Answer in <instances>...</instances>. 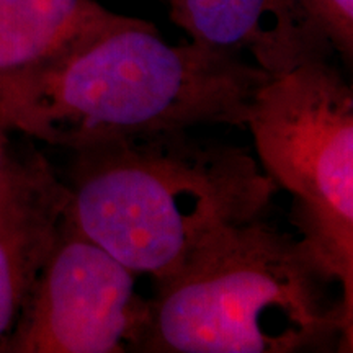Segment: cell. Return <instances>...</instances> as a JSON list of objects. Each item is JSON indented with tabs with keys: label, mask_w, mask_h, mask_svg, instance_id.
<instances>
[{
	"label": "cell",
	"mask_w": 353,
	"mask_h": 353,
	"mask_svg": "<svg viewBox=\"0 0 353 353\" xmlns=\"http://www.w3.org/2000/svg\"><path fill=\"white\" fill-rule=\"evenodd\" d=\"M245 126L262 170L291 195V223L353 316V90L330 59L270 77Z\"/></svg>",
	"instance_id": "cell-4"
},
{
	"label": "cell",
	"mask_w": 353,
	"mask_h": 353,
	"mask_svg": "<svg viewBox=\"0 0 353 353\" xmlns=\"http://www.w3.org/2000/svg\"><path fill=\"white\" fill-rule=\"evenodd\" d=\"M136 275L88 239L65 211L0 353L141 352L152 322V299L138 293Z\"/></svg>",
	"instance_id": "cell-5"
},
{
	"label": "cell",
	"mask_w": 353,
	"mask_h": 353,
	"mask_svg": "<svg viewBox=\"0 0 353 353\" xmlns=\"http://www.w3.org/2000/svg\"><path fill=\"white\" fill-rule=\"evenodd\" d=\"M334 285L311 247L265 216L229 226L156 285L141 352H350L353 316Z\"/></svg>",
	"instance_id": "cell-3"
},
{
	"label": "cell",
	"mask_w": 353,
	"mask_h": 353,
	"mask_svg": "<svg viewBox=\"0 0 353 353\" xmlns=\"http://www.w3.org/2000/svg\"><path fill=\"white\" fill-rule=\"evenodd\" d=\"M8 130L3 125L2 120H0V169H2L3 161H6V156L8 152V148H10V143H8Z\"/></svg>",
	"instance_id": "cell-10"
},
{
	"label": "cell",
	"mask_w": 353,
	"mask_h": 353,
	"mask_svg": "<svg viewBox=\"0 0 353 353\" xmlns=\"http://www.w3.org/2000/svg\"><path fill=\"white\" fill-rule=\"evenodd\" d=\"M332 50L350 63L353 56V0H303Z\"/></svg>",
	"instance_id": "cell-9"
},
{
	"label": "cell",
	"mask_w": 353,
	"mask_h": 353,
	"mask_svg": "<svg viewBox=\"0 0 353 353\" xmlns=\"http://www.w3.org/2000/svg\"><path fill=\"white\" fill-rule=\"evenodd\" d=\"M268 79L241 57L167 43L152 23L130 17L46 72L0 88V120L69 151L128 136L245 126Z\"/></svg>",
	"instance_id": "cell-1"
},
{
	"label": "cell",
	"mask_w": 353,
	"mask_h": 353,
	"mask_svg": "<svg viewBox=\"0 0 353 353\" xmlns=\"http://www.w3.org/2000/svg\"><path fill=\"white\" fill-rule=\"evenodd\" d=\"M69 214L88 239L156 285L223 229L267 213L276 185L239 145L190 130L72 151Z\"/></svg>",
	"instance_id": "cell-2"
},
{
	"label": "cell",
	"mask_w": 353,
	"mask_h": 353,
	"mask_svg": "<svg viewBox=\"0 0 353 353\" xmlns=\"http://www.w3.org/2000/svg\"><path fill=\"white\" fill-rule=\"evenodd\" d=\"M69 201L68 185L41 152L8 148L0 169V342L19 319Z\"/></svg>",
	"instance_id": "cell-7"
},
{
	"label": "cell",
	"mask_w": 353,
	"mask_h": 353,
	"mask_svg": "<svg viewBox=\"0 0 353 353\" xmlns=\"http://www.w3.org/2000/svg\"><path fill=\"white\" fill-rule=\"evenodd\" d=\"M128 20L97 0H0V88L46 72Z\"/></svg>",
	"instance_id": "cell-8"
},
{
	"label": "cell",
	"mask_w": 353,
	"mask_h": 353,
	"mask_svg": "<svg viewBox=\"0 0 353 353\" xmlns=\"http://www.w3.org/2000/svg\"><path fill=\"white\" fill-rule=\"evenodd\" d=\"M170 19L193 43L244 59L270 77L334 50L303 0H167Z\"/></svg>",
	"instance_id": "cell-6"
}]
</instances>
